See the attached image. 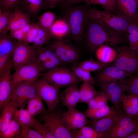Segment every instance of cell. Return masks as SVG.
Instances as JSON below:
<instances>
[{"instance_id": "obj_43", "label": "cell", "mask_w": 138, "mask_h": 138, "mask_svg": "<svg viewBox=\"0 0 138 138\" xmlns=\"http://www.w3.org/2000/svg\"><path fill=\"white\" fill-rule=\"evenodd\" d=\"M87 5L97 4L102 6L105 10L111 12L114 11L116 8L109 0H82Z\"/></svg>"}, {"instance_id": "obj_46", "label": "cell", "mask_w": 138, "mask_h": 138, "mask_svg": "<svg viewBox=\"0 0 138 138\" xmlns=\"http://www.w3.org/2000/svg\"><path fill=\"white\" fill-rule=\"evenodd\" d=\"M21 0H0V9L3 10H14L18 7Z\"/></svg>"}, {"instance_id": "obj_33", "label": "cell", "mask_w": 138, "mask_h": 138, "mask_svg": "<svg viewBox=\"0 0 138 138\" xmlns=\"http://www.w3.org/2000/svg\"><path fill=\"white\" fill-rule=\"evenodd\" d=\"M17 41L7 34L0 36V53L12 56Z\"/></svg>"}, {"instance_id": "obj_37", "label": "cell", "mask_w": 138, "mask_h": 138, "mask_svg": "<svg viewBox=\"0 0 138 138\" xmlns=\"http://www.w3.org/2000/svg\"><path fill=\"white\" fill-rule=\"evenodd\" d=\"M108 99L106 94L100 91L96 95L86 103L88 108L95 109L108 105Z\"/></svg>"}, {"instance_id": "obj_20", "label": "cell", "mask_w": 138, "mask_h": 138, "mask_svg": "<svg viewBox=\"0 0 138 138\" xmlns=\"http://www.w3.org/2000/svg\"><path fill=\"white\" fill-rule=\"evenodd\" d=\"M118 112L115 110L112 113L101 118L92 120L89 124L104 138L106 132L113 126L116 121Z\"/></svg>"}, {"instance_id": "obj_19", "label": "cell", "mask_w": 138, "mask_h": 138, "mask_svg": "<svg viewBox=\"0 0 138 138\" xmlns=\"http://www.w3.org/2000/svg\"><path fill=\"white\" fill-rule=\"evenodd\" d=\"M18 8L34 18L41 11L50 8L44 0H21Z\"/></svg>"}, {"instance_id": "obj_9", "label": "cell", "mask_w": 138, "mask_h": 138, "mask_svg": "<svg viewBox=\"0 0 138 138\" xmlns=\"http://www.w3.org/2000/svg\"><path fill=\"white\" fill-rule=\"evenodd\" d=\"M42 121L49 129L55 138H72L71 131L68 130L63 123L62 114L55 111L48 110L40 114Z\"/></svg>"}, {"instance_id": "obj_7", "label": "cell", "mask_w": 138, "mask_h": 138, "mask_svg": "<svg viewBox=\"0 0 138 138\" xmlns=\"http://www.w3.org/2000/svg\"><path fill=\"white\" fill-rule=\"evenodd\" d=\"M42 76L51 84L60 88L81 82L71 70L61 67L43 73Z\"/></svg>"}, {"instance_id": "obj_45", "label": "cell", "mask_w": 138, "mask_h": 138, "mask_svg": "<svg viewBox=\"0 0 138 138\" xmlns=\"http://www.w3.org/2000/svg\"><path fill=\"white\" fill-rule=\"evenodd\" d=\"M39 27L37 22H32L30 29L25 35L22 41L29 44L33 43Z\"/></svg>"}, {"instance_id": "obj_52", "label": "cell", "mask_w": 138, "mask_h": 138, "mask_svg": "<svg viewBox=\"0 0 138 138\" xmlns=\"http://www.w3.org/2000/svg\"><path fill=\"white\" fill-rule=\"evenodd\" d=\"M50 8L62 6L63 0H44Z\"/></svg>"}, {"instance_id": "obj_40", "label": "cell", "mask_w": 138, "mask_h": 138, "mask_svg": "<svg viewBox=\"0 0 138 138\" xmlns=\"http://www.w3.org/2000/svg\"><path fill=\"white\" fill-rule=\"evenodd\" d=\"M14 10H3L0 9V36L7 34L6 31L8 25L10 17Z\"/></svg>"}, {"instance_id": "obj_38", "label": "cell", "mask_w": 138, "mask_h": 138, "mask_svg": "<svg viewBox=\"0 0 138 138\" xmlns=\"http://www.w3.org/2000/svg\"><path fill=\"white\" fill-rule=\"evenodd\" d=\"M20 123L13 118L7 129L4 132L0 133V138H16L20 132Z\"/></svg>"}, {"instance_id": "obj_54", "label": "cell", "mask_w": 138, "mask_h": 138, "mask_svg": "<svg viewBox=\"0 0 138 138\" xmlns=\"http://www.w3.org/2000/svg\"><path fill=\"white\" fill-rule=\"evenodd\" d=\"M110 3L115 7H116V0H109Z\"/></svg>"}, {"instance_id": "obj_30", "label": "cell", "mask_w": 138, "mask_h": 138, "mask_svg": "<svg viewBox=\"0 0 138 138\" xmlns=\"http://www.w3.org/2000/svg\"><path fill=\"white\" fill-rule=\"evenodd\" d=\"M79 103H87L97 93L94 86L86 82H83L79 89Z\"/></svg>"}, {"instance_id": "obj_2", "label": "cell", "mask_w": 138, "mask_h": 138, "mask_svg": "<svg viewBox=\"0 0 138 138\" xmlns=\"http://www.w3.org/2000/svg\"><path fill=\"white\" fill-rule=\"evenodd\" d=\"M87 5H73L67 9L65 18L67 20L70 29V36L73 40L80 44L84 39L87 22L88 19L89 7Z\"/></svg>"}, {"instance_id": "obj_44", "label": "cell", "mask_w": 138, "mask_h": 138, "mask_svg": "<svg viewBox=\"0 0 138 138\" xmlns=\"http://www.w3.org/2000/svg\"><path fill=\"white\" fill-rule=\"evenodd\" d=\"M47 59L54 63L57 67H61L63 64L54 51L48 45L43 47Z\"/></svg>"}, {"instance_id": "obj_13", "label": "cell", "mask_w": 138, "mask_h": 138, "mask_svg": "<svg viewBox=\"0 0 138 138\" xmlns=\"http://www.w3.org/2000/svg\"><path fill=\"white\" fill-rule=\"evenodd\" d=\"M33 83L14 85L11 100L19 108H24L28 101L37 94Z\"/></svg>"}, {"instance_id": "obj_16", "label": "cell", "mask_w": 138, "mask_h": 138, "mask_svg": "<svg viewBox=\"0 0 138 138\" xmlns=\"http://www.w3.org/2000/svg\"><path fill=\"white\" fill-rule=\"evenodd\" d=\"M60 99L63 105L68 109L75 108L80 99L78 83L67 86L60 94Z\"/></svg>"}, {"instance_id": "obj_57", "label": "cell", "mask_w": 138, "mask_h": 138, "mask_svg": "<svg viewBox=\"0 0 138 138\" xmlns=\"http://www.w3.org/2000/svg\"><path fill=\"white\" fill-rule=\"evenodd\" d=\"M136 0L137 2H138V0Z\"/></svg>"}, {"instance_id": "obj_24", "label": "cell", "mask_w": 138, "mask_h": 138, "mask_svg": "<svg viewBox=\"0 0 138 138\" xmlns=\"http://www.w3.org/2000/svg\"><path fill=\"white\" fill-rule=\"evenodd\" d=\"M95 51L98 60L104 63L110 64L112 63L116 58V50L109 45L100 46Z\"/></svg>"}, {"instance_id": "obj_47", "label": "cell", "mask_w": 138, "mask_h": 138, "mask_svg": "<svg viewBox=\"0 0 138 138\" xmlns=\"http://www.w3.org/2000/svg\"><path fill=\"white\" fill-rule=\"evenodd\" d=\"M34 61L39 65L48 60L43 49V47L35 48Z\"/></svg>"}, {"instance_id": "obj_28", "label": "cell", "mask_w": 138, "mask_h": 138, "mask_svg": "<svg viewBox=\"0 0 138 138\" xmlns=\"http://www.w3.org/2000/svg\"><path fill=\"white\" fill-rule=\"evenodd\" d=\"M114 110L113 106L110 107L107 105L103 107L95 109L88 108L85 112L88 118L92 120H97L106 116Z\"/></svg>"}, {"instance_id": "obj_3", "label": "cell", "mask_w": 138, "mask_h": 138, "mask_svg": "<svg viewBox=\"0 0 138 138\" xmlns=\"http://www.w3.org/2000/svg\"><path fill=\"white\" fill-rule=\"evenodd\" d=\"M107 10L89 7L88 17L104 26L123 34L126 32L130 21L121 15H116Z\"/></svg>"}, {"instance_id": "obj_35", "label": "cell", "mask_w": 138, "mask_h": 138, "mask_svg": "<svg viewBox=\"0 0 138 138\" xmlns=\"http://www.w3.org/2000/svg\"><path fill=\"white\" fill-rule=\"evenodd\" d=\"M110 65L103 63L92 58L79 62L77 65L89 72L100 71Z\"/></svg>"}, {"instance_id": "obj_51", "label": "cell", "mask_w": 138, "mask_h": 138, "mask_svg": "<svg viewBox=\"0 0 138 138\" xmlns=\"http://www.w3.org/2000/svg\"><path fill=\"white\" fill-rule=\"evenodd\" d=\"M83 2L82 0H63L62 6L67 9L75 4H77Z\"/></svg>"}, {"instance_id": "obj_10", "label": "cell", "mask_w": 138, "mask_h": 138, "mask_svg": "<svg viewBox=\"0 0 138 138\" xmlns=\"http://www.w3.org/2000/svg\"><path fill=\"white\" fill-rule=\"evenodd\" d=\"M100 85L101 91L106 94L115 110L119 112L121 109L122 98L127 90L126 86L119 82L104 83Z\"/></svg>"}, {"instance_id": "obj_36", "label": "cell", "mask_w": 138, "mask_h": 138, "mask_svg": "<svg viewBox=\"0 0 138 138\" xmlns=\"http://www.w3.org/2000/svg\"><path fill=\"white\" fill-rule=\"evenodd\" d=\"M71 70L81 81L87 82L94 86L95 85V80L91 76L90 72L77 65L72 66Z\"/></svg>"}, {"instance_id": "obj_27", "label": "cell", "mask_w": 138, "mask_h": 138, "mask_svg": "<svg viewBox=\"0 0 138 138\" xmlns=\"http://www.w3.org/2000/svg\"><path fill=\"white\" fill-rule=\"evenodd\" d=\"M27 104V109L34 117L46 111L43 100L38 94L30 99Z\"/></svg>"}, {"instance_id": "obj_11", "label": "cell", "mask_w": 138, "mask_h": 138, "mask_svg": "<svg viewBox=\"0 0 138 138\" xmlns=\"http://www.w3.org/2000/svg\"><path fill=\"white\" fill-rule=\"evenodd\" d=\"M35 48L22 41L17 40L12 56V67L15 69L18 66L34 61Z\"/></svg>"}, {"instance_id": "obj_34", "label": "cell", "mask_w": 138, "mask_h": 138, "mask_svg": "<svg viewBox=\"0 0 138 138\" xmlns=\"http://www.w3.org/2000/svg\"><path fill=\"white\" fill-rule=\"evenodd\" d=\"M118 82L124 84L126 87L127 95H138V73Z\"/></svg>"}, {"instance_id": "obj_32", "label": "cell", "mask_w": 138, "mask_h": 138, "mask_svg": "<svg viewBox=\"0 0 138 138\" xmlns=\"http://www.w3.org/2000/svg\"><path fill=\"white\" fill-rule=\"evenodd\" d=\"M52 39L53 37L49 30L40 27L32 45L35 48L42 47L48 44Z\"/></svg>"}, {"instance_id": "obj_39", "label": "cell", "mask_w": 138, "mask_h": 138, "mask_svg": "<svg viewBox=\"0 0 138 138\" xmlns=\"http://www.w3.org/2000/svg\"><path fill=\"white\" fill-rule=\"evenodd\" d=\"M20 124V132L17 138H43L38 132L28 126Z\"/></svg>"}, {"instance_id": "obj_50", "label": "cell", "mask_w": 138, "mask_h": 138, "mask_svg": "<svg viewBox=\"0 0 138 138\" xmlns=\"http://www.w3.org/2000/svg\"><path fill=\"white\" fill-rule=\"evenodd\" d=\"M39 65L41 68L42 72L43 73L58 67L52 62L48 60Z\"/></svg>"}, {"instance_id": "obj_25", "label": "cell", "mask_w": 138, "mask_h": 138, "mask_svg": "<svg viewBox=\"0 0 138 138\" xmlns=\"http://www.w3.org/2000/svg\"><path fill=\"white\" fill-rule=\"evenodd\" d=\"M138 95L123 96L122 100V107L126 113L132 117H137Z\"/></svg>"}, {"instance_id": "obj_21", "label": "cell", "mask_w": 138, "mask_h": 138, "mask_svg": "<svg viewBox=\"0 0 138 138\" xmlns=\"http://www.w3.org/2000/svg\"><path fill=\"white\" fill-rule=\"evenodd\" d=\"M16 104L10 100L3 106L0 117V133L5 131L12 120L14 113L18 108Z\"/></svg>"}, {"instance_id": "obj_17", "label": "cell", "mask_w": 138, "mask_h": 138, "mask_svg": "<svg viewBox=\"0 0 138 138\" xmlns=\"http://www.w3.org/2000/svg\"><path fill=\"white\" fill-rule=\"evenodd\" d=\"M137 4L135 0H116V6L122 16L138 25Z\"/></svg>"}, {"instance_id": "obj_14", "label": "cell", "mask_w": 138, "mask_h": 138, "mask_svg": "<svg viewBox=\"0 0 138 138\" xmlns=\"http://www.w3.org/2000/svg\"><path fill=\"white\" fill-rule=\"evenodd\" d=\"M12 62L0 76V109L11 99L14 85L12 78Z\"/></svg>"}, {"instance_id": "obj_26", "label": "cell", "mask_w": 138, "mask_h": 138, "mask_svg": "<svg viewBox=\"0 0 138 138\" xmlns=\"http://www.w3.org/2000/svg\"><path fill=\"white\" fill-rule=\"evenodd\" d=\"M126 32L129 47L132 50L138 53V25L130 21Z\"/></svg>"}, {"instance_id": "obj_29", "label": "cell", "mask_w": 138, "mask_h": 138, "mask_svg": "<svg viewBox=\"0 0 138 138\" xmlns=\"http://www.w3.org/2000/svg\"><path fill=\"white\" fill-rule=\"evenodd\" d=\"M27 109L24 108L18 109L15 111L13 118L20 124L25 125L32 128L35 119Z\"/></svg>"}, {"instance_id": "obj_8", "label": "cell", "mask_w": 138, "mask_h": 138, "mask_svg": "<svg viewBox=\"0 0 138 138\" xmlns=\"http://www.w3.org/2000/svg\"><path fill=\"white\" fill-rule=\"evenodd\" d=\"M12 74L14 85L23 83H33L43 74L39 65L35 61L19 66Z\"/></svg>"}, {"instance_id": "obj_15", "label": "cell", "mask_w": 138, "mask_h": 138, "mask_svg": "<svg viewBox=\"0 0 138 138\" xmlns=\"http://www.w3.org/2000/svg\"><path fill=\"white\" fill-rule=\"evenodd\" d=\"M96 79L99 84L118 82L130 76L126 72L110 65L100 70Z\"/></svg>"}, {"instance_id": "obj_49", "label": "cell", "mask_w": 138, "mask_h": 138, "mask_svg": "<svg viewBox=\"0 0 138 138\" xmlns=\"http://www.w3.org/2000/svg\"><path fill=\"white\" fill-rule=\"evenodd\" d=\"M26 34L22 28L9 32V36L11 38L19 41H23Z\"/></svg>"}, {"instance_id": "obj_31", "label": "cell", "mask_w": 138, "mask_h": 138, "mask_svg": "<svg viewBox=\"0 0 138 138\" xmlns=\"http://www.w3.org/2000/svg\"><path fill=\"white\" fill-rule=\"evenodd\" d=\"M57 17L55 13L48 11L44 12L40 16H38L36 18L40 27L49 30Z\"/></svg>"}, {"instance_id": "obj_55", "label": "cell", "mask_w": 138, "mask_h": 138, "mask_svg": "<svg viewBox=\"0 0 138 138\" xmlns=\"http://www.w3.org/2000/svg\"><path fill=\"white\" fill-rule=\"evenodd\" d=\"M137 117L138 118V105L137 108Z\"/></svg>"}, {"instance_id": "obj_48", "label": "cell", "mask_w": 138, "mask_h": 138, "mask_svg": "<svg viewBox=\"0 0 138 138\" xmlns=\"http://www.w3.org/2000/svg\"><path fill=\"white\" fill-rule=\"evenodd\" d=\"M12 62V56L0 53V76Z\"/></svg>"}, {"instance_id": "obj_5", "label": "cell", "mask_w": 138, "mask_h": 138, "mask_svg": "<svg viewBox=\"0 0 138 138\" xmlns=\"http://www.w3.org/2000/svg\"><path fill=\"white\" fill-rule=\"evenodd\" d=\"M33 84L37 94L47 105V110L49 112L55 110L60 101V88L51 84L42 76Z\"/></svg>"}, {"instance_id": "obj_22", "label": "cell", "mask_w": 138, "mask_h": 138, "mask_svg": "<svg viewBox=\"0 0 138 138\" xmlns=\"http://www.w3.org/2000/svg\"><path fill=\"white\" fill-rule=\"evenodd\" d=\"M49 31L53 39L64 38L70 35V27L65 17L57 18Z\"/></svg>"}, {"instance_id": "obj_18", "label": "cell", "mask_w": 138, "mask_h": 138, "mask_svg": "<svg viewBox=\"0 0 138 138\" xmlns=\"http://www.w3.org/2000/svg\"><path fill=\"white\" fill-rule=\"evenodd\" d=\"M30 17L28 14L22 11L18 7L16 8L10 16L6 33L8 31L21 29L26 25L31 23Z\"/></svg>"}, {"instance_id": "obj_53", "label": "cell", "mask_w": 138, "mask_h": 138, "mask_svg": "<svg viewBox=\"0 0 138 138\" xmlns=\"http://www.w3.org/2000/svg\"><path fill=\"white\" fill-rule=\"evenodd\" d=\"M124 138H138V131L130 133Z\"/></svg>"}, {"instance_id": "obj_6", "label": "cell", "mask_w": 138, "mask_h": 138, "mask_svg": "<svg viewBox=\"0 0 138 138\" xmlns=\"http://www.w3.org/2000/svg\"><path fill=\"white\" fill-rule=\"evenodd\" d=\"M48 46L54 51L63 64L74 63L79 59L78 51L68 39H54Z\"/></svg>"}, {"instance_id": "obj_56", "label": "cell", "mask_w": 138, "mask_h": 138, "mask_svg": "<svg viewBox=\"0 0 138 138\" xmlns=\"http://www.w3.org/2000/svg\"><path fill=\"white\" fill-rule=\"evenodd\" d=\"M137 12H138V2L137 4Z\"/></svg>"}, {"instance_id": "obj_12", "label": "cell", "mask_w": 138, "mask_h": 138, "mask_svg": "<svg viewBox=\"0 0 138 138\" xmlns=\"http://www.w3.org/2000/svg\"><path fill=\"white\" fill-rule=\"evenodd\" d=\"M61 119L66 128L70 131L80 129L90 123L85 112L75 108L68 109L62 114Z\"/></svg>"}, {"instance_id": "obj_41", "label": "cell", "mask_w": 138, "mask_h": 138, "mask_svg": "<svg viewBox=\"0 0 138 138\" xmlns=\"http://www.w3.org/2000/svg\"><path fill=\"white\" fill-rule=\"evenodd\" d=\"M32 128L40 133L43 138H55L48 128L43 123L35 119Z\"/></svg>"}, {"instance_id": "obj_1", "label": "cell", "mask_w": 138, "mask_h": 138, "mask_svg": "<svg viewBox=\"0 0 138 138\" xmlns=\"http://www.w3.org/2000/svg\"><path fill=\"white\" fill-rule=\"evenodd\" d=\"M84 39L88 49L91 52L95 51L102 45H117L124 43L125 40L122 34L89 18Z\"/></svg>"}, {"instance_id": "obj_4", "label": "cell", "mask_w": 138, "mask_h": 138, "mask_svg": "<svg viewBox=\"0 0 138 138\" xmlns=\"http://www.w3.org/2000/svg\"><path fill=\"white\" fill-rule=\"evenodd\" d=\"M114 48L117 55L111 66L126 72L130 76L138 73V53L129 47L117 46Z\"/></svg>"}, {"instance_id": "obj_42", "label": "cell", "mask_w": 138, "mask_h": 138, "mask_svg": "<svg viewBox=\"0 0 138 138\" xmlns=\"http://www.w3.org/2000/svg\"><path fill=\"white\" fill-rule=\"evenodd\" d=\"M78 130L84 138H104L101 134L91 126L85 125Z\"/></svg>"}, {"instance_id": "obj_23", "label": "cell", "mask_w": 138, "mask_h": 138, "mask_svg": "<svg viewBox=\"0 0 138 138\" xmlns=\"http://www.w3.org/2000/svg\"><path fill=\"white\" fill-rule=\"evenodd\" d=\"M138 131V119L116 129L108 130L104 138H124L130 133Z\"/></svg>"}]
</instances>
